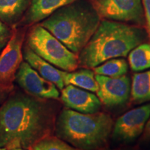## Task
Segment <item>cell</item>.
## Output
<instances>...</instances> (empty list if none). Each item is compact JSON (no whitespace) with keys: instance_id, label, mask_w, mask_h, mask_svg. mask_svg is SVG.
Wrapping results in <instances>:
<instances>
[{"instance_id":"2e32d148","label":"cell","mask_w":150,"mask_h":150,"mask_svg":"<svg viewBox=\"0 0 150 150\" xmlns=\"http://www.w3.org/2000/svg\"><path fill=\"white\" fill-rule=\"evenodd\" d=\"M131 101L136 104L150 101V70L133 75L131 86Z\"/></svg>"},{"instance_id":"8992f818","label":"cell","mask_w":150,"mask_h":150,"mask_svg":"<svg viewBox=\"0 0 150 150\" xmlns=\"http://www.w3.org/2000/svg\"><path fill=\"white\" fill-rule=\"evenodd\" d=\"M101 18L117 22H145L142 0H90Z\"/></svg>"},{"instance_id":"4fadbf2b","label":"cell","mask_w":150,"mask_h":150,"mask_svg":"<svg viewBox=\"0 0 150 150\" xmlns=\"http://www.w3.org/2000/svg\"><path fill=\"white\" fill-rule=\"evenodd\" d=\"M76 0H31L22 24L29 25L42 22L56 10Z\"/></svg>"},{"instance_id":"7c38bea8","label":"cell","mask_w":150,"mask_h":150,"mask_svg":"<svg viewBox=\"0 0 150 150\" xmlns=\"http://www.w3.org/2000/svg\"><path fill=\"white\" fill-rule=\"evenodd\" d=\"M23 58L40 76L55 84L59 90L61 91L65 87L64 79L66 71L58 69V67L42 59L33 52L27 44L23 49Z\"/></svg>"},{"instance_id":"7402d4cb","label":"cell","mask_w":150,"mask_h":150,"mask_svg":"<svg viewBox=\"0 0 150 150\" xmlns=\"http://www.w3.org/2000/svg\"><path fill=\"white\" fill-rule=\"evenodd\" d=\"M142 141L149 142L150 141V116L146 123L145 129L142 134Z\"/></svg>"},{"instance_id":"4316f807","label":"cell","mask_w":150,"mask_h":150,"mask_svg":"<svg viewBox=\"0 0 150 150\" xmlns=\"http://www.w3.org/2000/svg\"><path fill=\"white\" fill-rule=\"evenodd\" d=\"M0 150H5L4 149H2V148H0Z\"/></svg>"},{"instance_id":"3957f363","label":"cell","mask_w":150,"mask_h":150,"mask_svg":"<svg viewBox=\"0 0 150 150\" xmlns=\"http://www.w3.org/2000/svg\"><path fill=\"white\" fill-rule=\"evenodd\" d=\"M100 22V16L90 0H76L56 10L40 24L79 55Z\"/></svg>"},{"instance_id":"7a4b0ae2","label":"cell","mask_w":150,"mask_h":150,"mask_svg":"<svg viewBox=\"0 0 150 150\" xmlns=\"http://www.w3.org/2000/svg\"><path fill=\"white\" fill-rule=\"evenodd\" d=\"M141 28L121 22L104 20L78 55L79 65L95 68L108 60L126 57L145 40Z\"/></svg>"},{"instance_id":"d4e9b609","label":"cell","mask_w":150,"mask_h":150,"mask_svg":"<svg viewBox=\"0 0 150 150\" xmlns=\"http://www.w3.org/2000/svg\"><path fill=\"white\" fill-rule=\"evenodd\" d=\"M11 150H30V149H14Z\"/></svg>"},{"instance_id":"277c9868","label":"cell","mask_w":150,"mask_h":150,"mask_svg":"<svg viewBox=\"0 0 150 150\" xmlns=\"http://www.w3.org/2000/svg\"><path fill=\"white\" fill-rule=\"evenodd\" d=\"M113 125L106 112L82 113L65 108L56 117L54 134L77 149L99 150L106 148Z\"/></svg>"},{"instance_id":"ffe728a7","label":"cell","mask_w":150,"mask_h":150,"mask_svg":"<svg viewBox=\"0 0 150 150\" xmlns=\"http://www.w3.org/2000/svg\"><path fill=\"white\" fill-rule=\"evenodd\" d=\"M12 34L13 32L8 27V25L0 20V42H6Z\"/></svg>"},{"instance_id":"ba28073f","label":"cell","mask_w":150,"mask_h":150,"mask_svg":"<svg viewBox=\"0 0 150 150\" xmlns=\"http://www.w3.org/2000/svg\"><path fill=\"white\" fill-rule=\"evenodd\" d=\"M150 116V104L133 108L118 117L112 128V138L129 142L140 136Z\"/></svg>"},{"instance_id":"9a60e30c","label":"cell","mask_w":150,"mask_h":150,"mask_svg":"<svg viewBox=\"0 0 150 150\" xmlns=\"http://www.w3.org/2000/svg\"><path fill=\"white\" fill-rule=\"evenodd\" d=\"M64 81L65 86L73 85L92 93H97L99 88L95 72L89 68L67 72Z\"/></svg>"},{"instance_id":"ac0fdd59","label":"cell","mask_w":150,"mask_h":150,"mask_svg":"<svg viewBox=\"0 0 150 150\" xmlns=\"http://www.w3.org/2000/svg\"><path fill=\"white\" fill-rule=\"evenodd\" d=\"M95 74L119 77L126 74L128 71V63L122 58H115L104 62L102 64L93 68Z\"/></svg>"},{"instance_id":"e0dca14e","label":"cell","mask_w":150,"mask_h":150,"mask_svg":"<svg viewBox=\"0 0 150 150\" xmlns=\"http://www.w3.org/2000/svg\"><path fill=\"white\" fill-rule=\"evenodd\" d=\"M129 65L134 72L150 69V42L141 43L128 54Z\"/></svg>"},{"instance_id":"8fae6325","label":"cell","mask_w":150,"mask_h":150,"mask_svg":"<svg viewBox=\"0 0 150 150\" xmlns=\"http://www.w3.org/2000/svg\"><path fill=\"white\" fill-rule=\"evenodd\" d=\"M61 99L65 108L82 113L98 112L102 104L93 93L73 85H67L61 90Z\"/></svg>"},{"instance_id":"52a82bcc","label":"cell","mask_w":150,"mask_h":150,"mask_svg":"<svg viewBox=\"0 0 150 150\" xmlns=\"http://www.w3.org/2000/svg\"><path fill=\"white\" fill-rule=\"evenodd\" d=\"M24 33L16 31L0 52V88L6 93L14 88L18 70L23 61Z\"/></svg>"},{"instance_id":"5bb4252c","label":"cell","mask_w":150,"mask_h":150,"mask_svg":"<svg viewBox=\"0 0 150 150\" xmlns=\"http://www.w3.org/2000/svg\"><path fill=\"white\" fill-rule=\"evenodd\" d=\"M31 0H0V20L7 25H16L29 8Z\"/></svg>"},{"instance_id":"603a6c76","label":"cell","mask_w":150,"mask_h":150,"mask_svg":"<svg viewBox=\"0 0 150 150\" xmlns=\"http://www.w3.org/2000/svg\"><path fill=\"white\" fill-rule=\"evenodd\" d=\"M6 92L3 91V90L0 88V105L2 104V102L4 101V98L6 97Z\"/></svg>"},{"instance_id":"d6986e66","label":"cell","mask_w":150,"mask_h":150,"mask_svg":"<svg viewBox=\"0 0 150 150\" xmlns=\"http://www.w3.org/2000/svg\"><path fill=\"white\" fill-rule=\"evenodd\" d=\"M31 150H81L56 136L50 135L37 142Z\"/></svg>"},{"instance_id":"9c48e42d","label":"cell","mask_w":150,"mask_h":150,"mask_svg":"<svg viewBox=\"0 0 150 150\" xmlns=\"http://www.w3.org/2000/svg\"><path fill=\"white\" fill-rule=\"evenodd\" d=\"M16 81L24 93L31 96L53 100L61 96L55 84L40 76L26 61H22L19 67Z\"/></svg>"},{"instance_id":"44dd1931","label":"cell","mask_w":150,"mask_h":150,"mask_svg":"<svg viewBox=\"0 0 150 150\" xmlns=\"http://www.w3.org/2000/svg\"><path fill=\"white\" fill-rule=\"evenodd\" d=\"M142 1L145 12L146 31L150 39V0H142Z\"/></svg>"},{"instance_id":"5b68a950","label":"cell","mask_w":150,"mask_h":150,"mask_svg":"<svg viewBox=\"0 0 150 150\" xmlns=\"http://www.w3.org/2000/svg\"><path fill=\"white\" fill-rule=\"evenodd\" d=\"M26 44L37 55L62 70L72 72L79 66L78 55L40 24L33 26L29 30Z\"/></svg>"},{"instance_id":"cb8c5ba5","label":"cell","mask_w":150,"mask_h":150,"mask_svg":"<svg viewBox=\"0 0 150 150\" xmlns=\"http://www.w3.org/2000/svg\"><path fill=\"white\" fill-rule=\"evenodd\" d=\"M6 44V42H0V52H1V50H3L4 47Z\"/></svg>"},{"instance_id":"30bf717a","label":"cell","mask_w":150,"mask_h":150,"mask_svg":"<svg viewBox=\"0 0 150 150\" xmlns=\"http://www.w3.org/2000/svg\"><path fill=\"white\" fill-rule=\"evenodd\" d=\"M99 88L97 91L102 104L113 107L127 102L131 94V79L126 74L119 77H109L95 74Z\"/></svg>"},{"instance_id":"6da1fadb","label":"cell","mask_w":150,"mask_h":150,"mask_svg":"<svg viewBox=\"0 0 150 150\" xmlns=\"http://www.w3.org/2000/svg\"><path fill=\"white\" fill-rule=\"evenodd\" d=\"M24 91H13L0 105V148L24 149L54 132L58 106Z\"/></svg>"},{"instance_id":"484cf974","label":"cell","mask_w":150,"mask_h":150,"mask_svg":"<svg viewBox=\"0 0 150 150\" xmlns=\"http://www.w3.org/2000/svg\"><path fill=\"white\" fill-rule=\"evenodd\" d=\"M99 150H110V149H107V148H104V149H101Z\"/></svg>"}]
</instances>
